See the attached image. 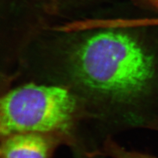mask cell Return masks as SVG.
<instances>
[{"mask_svg": "<svg viewBox=\"0 0 158 158\" xmlns=\"http://www.w3.org/2000/svg\"><path fill=\"white\" fill-rule=\"evenodd\" d=\"M84 32L61 40L39 60L24 64L23 72L36 82L67 88L86 121L121 130L133 122L132 109L150 91L154 58L118 24Z\"/></svg>", "mask_w": 158, "mask_h": 158, "instance_id": "6da1fadb", "label": "cell"}, {"mask_svg": "<svg viewBox=\"0 0 158 158\" xmlns=\"http://www.w3.org/2000/svg\"><path fill=\"white\" fill-rule=\"evenodd\" d=\"M144 2L154 9L158 11V0H144Z\"/></svg>", "mask_w": 158, "mask_h": 158, "instance_id": "8992f818", "label": "cell"}, {"mask_svg": "<svg viewBox=\"0 0 158 158\" xmlns=\"http://www.w3.org/2000/svg\"><path fill=\"white\" fill-rule=\"evenodd\" d=\"M74 155V158H98V156L92 154L86 148L77 144L70 146Z\"/></svg>", "mask_w": 158, "mask_h": 158, "instance_id": "5b68a950", "label": "cell"}, {"mask_svg": "<svg viewBox=\"0 0 158 158\" xmlns=\"http://www.w3.org/2000/svg\"><path fill=\"white\" fill-rule=\"evenodd\" d=\"M94 154L110 158H156L143 153L127 150L110 136L104 140L102 147L97 149Z\"/></svg>", "mask_w": 158, "mask_h": 158, "instance_id": "277c9868", "label": "cell"}, {"mask_svg": "<svg viewBox=\"0 0 158 158\" xmlns=\"http://www.w3.org/2000/svg\"><path fill=\"white\" fill-rule=\"evenodd\" d=\"M0 158H52L61 144L70 145L63 135L17 133L1 138Z\"/></svg>", "mask_w": 158, "mask_h": 158, "instance_id": "3957f363", "label": "cell"}, {"mask_svg": "<svg viewBox=\"0 0 158 158\" xmlns=\"http://www.w3.org/2000/svg\"><path fill=\"white\" fill-rule=\"evenodd\" d=\"M86 118L77 99L63 86L31 82L11 89L0 103L1 138L17 133L59 134L71 146Z\"/></svg>", "mask_w": 158, "mask_h": 158, "instance_id": "7a4b0ae2", "label": "cell"}]
</instances>
